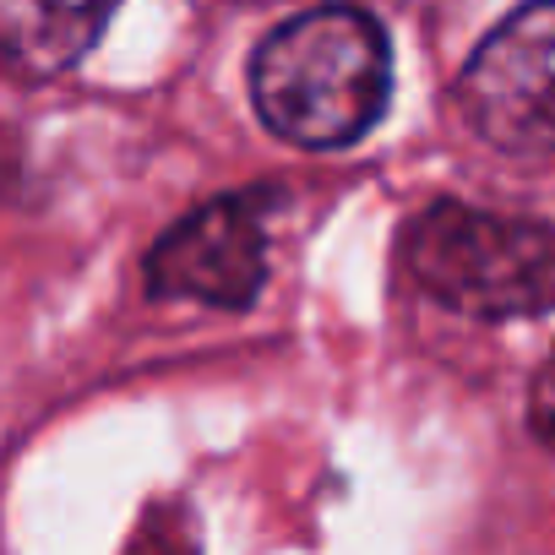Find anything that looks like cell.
Segmentation results:
<instances>
[{
    "mask_svg": "<svg viewBox=\"0 0 555 555\" xmlns=\"http://www.w3.org/2000/svg\"><path fill=\"white\" fill-rule=\"evenodd\" d=\"M392 93V50L376 17L354 7H317L250 55V104L272 137L295 147L360 142Z\"/></svg>",
    "mask_w": 555,
    "mask_h": 555,
    "instance_id": "6da1fadb",
    "label": "cell"
},
{
    "mask_svg": "<svg viewBox=\"0 0 555 555\" xmlns=\"http://www.w3.org/2000/svg\"><path fill=\"white\" fill-rule=\"evenodd\" d=\"M403 267L457 317L517 322L555 311V223L430 202L403 229Z\"/></svg>",
    "mask_w": 555,
    "mask_h": 555,
    "instance_id": "7a4b0ae2",
    "label": "cell"
},
{
    "mask_svg": "<svg viewBox=\"0 0 555 555\" xmlns=\"http://www.w3.org/2000/svg\"><path fill=\"white\" fill-rule=\"evenodd\" d=\"M457 104L490 147L528 158L555 153V0L512 12L468 55Z\"/></svg>",
    "mask_w": 555,
    "mask_h": 555,
    "instance_id": "3957f363",
    "label": "cell"
},
{
    "mask_svg": "<svg viewBox=\"0 0 555 555\" xmlns=\"http://www.w3.org/2000/svg\"><path fill=\"white\" fill-rule=\"evenodd\" d=\"M267 212L272 191H234L196 207L153 245L147 289L164 300L245 311L267 284Z\"/></svg>",
    "mask_w": 555,
    "mask_h": 555,
    "instance_id": "277c9868",
    "label": "cell"
},
{
    "mask_svg": "<svg viewBox=\"0 0 555 555\" xmlns=\"http://www.w3.org/2000/svg\"><path fill=\"white\" fill-rule=\"evenodd\" d=\"M120 0H0V44L12 72L55 77L77 66L109 28Z\"/></svg>",
    "mask_w": 555,
    "mask_h": 555,
    "instance_id": "5b68a950",
    "label": "cell"
},
{
    "mask_svg": "<svg viewBox=\"0 0 555 555\" xmlns=\"http://www.w3.org/2000/svg\"><path fill=\"white\" fill-rule=\"evenodd\" d=\"M533 430L555 447V354L544 360V371L533 382Z\"/></svg>",
    "mask_w": 555,
    "mask_h": 555,
    "instance_id": "8992f818",
    "label": "cell"
}]
</instances>
